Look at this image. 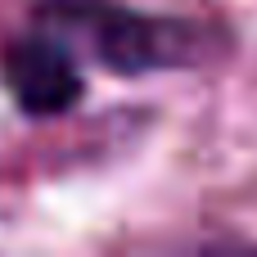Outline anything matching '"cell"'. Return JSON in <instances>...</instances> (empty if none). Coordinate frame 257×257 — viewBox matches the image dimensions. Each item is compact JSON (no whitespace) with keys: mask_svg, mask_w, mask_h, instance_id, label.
I'll return each instance as SVG.
<instances>
[{"mask_svg":"<svg viewBox=\"0 0 257 257\" xmlns=\"http://www.w3.org/2000/svg\"><path fill=\"white\" fill-rule=\"evenodd\" d=\"M45 27L68 45H86L99 63L117 72H154L190 63L203 36L172 18H145L122 9L117 0H45Z\"/></svg>","mask_w":257,"mask_h":257,"instance_id":"cell-1","label":"cell"},{"mask_svg":"<svg viewBox=\"0 0 257 257\" xmlns=\"http://www.w3.org/2000/svg\"><path fill=\"white\" fill-rule=\"evenodd\" d=\"M5 81L14 90V99L36 117H54L81 99L72 45L59 32H41V36L9 45L5 50Z\"/></svg>","mask_w":257,"mask_h":257,"instance_id":"cell-2","label":"cell"}]
</instances>
